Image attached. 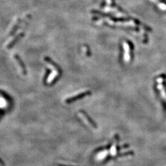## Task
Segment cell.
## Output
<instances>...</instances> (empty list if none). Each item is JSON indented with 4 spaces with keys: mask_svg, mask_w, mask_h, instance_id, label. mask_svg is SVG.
<instances>
[{
    "mask_svg": "<svg viewBox=\"0 0 166 166\" xmlns=\"http://www.w3.org/2000/svg\"><path fill=\"white\" fill-rule=\"evenodd\" d=\"M78 115L80 117H81V119H82L86 124H87L88 126H90V127H93V128L95 127V126L94 125V124L89 119V117L85 115L84 113H83V112H79Z\"/></svg>",
    "mask_w": 166,
    "mask_h": 166,
    "instance_id": "cell-1",
    "label": "cell"
},
{
    "mask_svg": "<svg viewBox=\"0 0 166 166\" xmlns=\"http://www.w3.org/2000/svg\"><path fill=\"white\" fill-rule=\"evenodd\" d=\"M124 61L126 62H129L130 58H131V55H130V48L129 45L127 43H124Z\"/></svg>",
    "mask_w": 166,
    "mask_h": 166,
    "instance_id": "cell-2",
    "label": "cell"
},
{
    "mask_svg": "<svg viewBox=\"0 0 166 166\" xmlns=\"http://www.w3.org/2000/svg\"><path fill=\"white\" fill-rule=\"evenodd\" d=\"M107 154H108V151L104 150L103 151L100 152L99 153H98L96 156V159L97 161H102L105 158V157L107 156Z\"/></svg>",
    "mask_w": 166,
    "mask_h": 166,
    "instance_id": "cell-3",
    "label": "cell"
},
{
    "mask_svg": "<svg viewBox=\"0 0 166 166\" xmlns=\"http://www.w3.org/2000/svg\"><path fill=\"white\" fill-rule=\"evenodd\" d=\"M57 75H58V72H57V71H54L53 72L51 73V74L49 75L48 80H47V83H51L54 80V78L57 76Z\"/></svg>",
    "mask_w": 166,
    "mask_h": 166,
    "instance_id": "cell-4",
    "label": "cell"
},
{
    "mask_svg": "<svg viewBox=\"0 0 166 166\" xmlns=\"http://www.w3.org/2000/svg\"><path fill=\"white\" fill-rule=\"evenodd\" d=\"M116 140L114 141L113 146L111 148V154L112 156H115L116 154Z\"/></svg>",
    "mask_w": 166,
    "mask_h": 166,
    "instance_id": "cell-5",
    "label": "cell"
},
{
    "mask_svg": "<svg viewBox=\"0 0 166 166\" xmlns=\"http://www.w3.org/2000/svg\"><path fill=\"white\" fill-rule=\"evenodd\" d=\"M87 93V92H81V93H78V94H77V95H75V96H72L68 100H67V102H70V101H71L73 100L74 99H76L77 97H81V96H83V95H84V94H85Z\"/></svg>",
    "mask_w": 166,
    "mask_h": 166,
    "instance_id": "cell-6",
    "label": "cell"
},
{
    "mask_svg": "<svg viewBox=\"0 0 166 166\" xmlns=\"http://www.w3.org/2000/svg\"><path fill=\"white\" fill-rule=\"evenodd\" d=\"M5 105H6V102H5L4 100L0 99V107H3L4 106H5Z\"/></svg>",
    "mask_w": 166,
    "mask_h": 166,
    "instance_id": "cell-7",
    "label": "cell"
}]
</instances>
